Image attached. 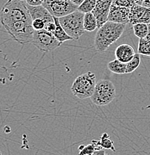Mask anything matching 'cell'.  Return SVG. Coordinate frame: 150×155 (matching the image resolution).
I'll return each mask as SVG.
<instances>
[{
    "label": "cell",
    "instance_id": "cell-1",
    "mask_svg": "<svg viewBox=\"0 0 150 155\" xmlns=\"http://www.w3.org/2000/svg\"><path fill=\"white\" fill-rule=\"evenodd\" d=\"M126 24H119L108 21L101 28H98L95 35L94 46L99 52L105 51L111 45L122 36Z\"/></svg>",
    "mask_w": 150,
    "mask_h": 155
},
{
    "label": "cell",
    "instance_id": "cell-2",
    "mask_svg": "<svg viewBox=\"0 0 150 155\" xmlns=\"http://www.w3.org/2000/svg\"><path fill=\"white\" fill-rule=\"evenodd\" d=\"M3 21H25L32 23L26 2L8 0L1 10L0 22Z\"/></svg>",
    "mask_w": 150,
    "mask_h": 155
},
{
    "label": "cell",
    "instance_id": "cell-3",
    "mask_svg": "<svg viewBox=\"0 0 150 155\" xmlns=\"http://www.w3.org/2000/svg\"><path fill=\"white\" fill-rule=\"evenodd\" d=\"M1 24L15 41L23 45L32 43L35 31L32 23L25 21H3Z\"/></svg>",
    "mask_w": 150,
    "mask_h": 155
},
{
    "label": "cell",
    "instance_id": "cell-4",
    "mask_svg": "<svg viewBox=\"0 0 150 155\" xmlns=\"http://www.w3.org/2000/svg\"><path fill=\"white\" fill-rule=\"evenodd\" d=\"M96 84V75L91 72H88L75 79L71 87V92L74 96L80 99L91 98Z\"/></svg>",
    "mask_w": 150,
    "mask_h": 155
},
{
    "label": "cell",
    "instance_id": "cell-5",
    "mask_svg": "<svg viewBox=\"0 0 150 155\" xmlns=\"http://www.w3.org/2000/svg\"><path fill=\"white\" fill-rule=\"evenodd\" d=\"M84 17L85 14L77 10L65 17L58 18L62 28L73 40H78L85 34Z\"/></svg>",
    "mask_w": 150,
    "mask_h": 155
},
{
    "label": "cell",
    "instance_id": "cell-6",
    "mask_svg": "<svg viewBox=\"0 0 150 155\" xmlns=\"http://www.w3.org/2000/svg\"><path fill=\"white\" fill-rule=\"evenodd\" d=\"M116 97V89L111 81L104 79L96 83L94 93L90 99L97 106H105L112 102Z\"/></svg>",
    "mask_w": 150,
    "mask_h": 155
},
{
    "label": "cell",
    "instance_id": "cell-7",
    "mask_svg": "<svg viewBox=\"0 0 150 155\" xmlns=\"http://www.w3.org/2000/svg\"><path fill=\"white\" fill-rule=\"evenodd\" d=\"M31 43L43 52L52 51L61 45L60 42L55 38L53 34L46 29L35 31Z\"/></svg>",
    "mask_w": 150,
    "mask_h": 155
},
{
    "label": "cell",
    "instance_id": "cell-8",
    "mask_svg": "<svg viewBox=\"0 0 150 155\" xmlns=\"http://www.w3.org/2000/svg\"><path fill=\"white\" fill-rule=\"evenodd\" d=\"M52 17L61 18L78 10V6L70 0H45L43 4Z\"/></svg>",
    "mask_w": 150,
    "mask_h": 155
},
{
    "label": "cell",
    "instance_id": "cell-9",
    "mask_svg": "<svg viewBox=\"0 0 150 155\" xmlns=\"http://www.w3.org/2000/svg\"><path fill=\"white\" fill-rule=\"evenodd\" d=\"M113 0H97L92 14L97 21L98 28H101L108 21L109 11L112 5Z\"/></svg>",
    "mask_w": 150,
    "mask_h": 155
},
{
    "label": "cell",
    "instance_id": "cell-10",
    "mask_svg": "<svg viewBox=\"0 0 150 155\" xmlns=\"http://www.w3.org/2000/svg\"><path fill=\"white\" fill-rule=\"evenodd\" d=\"M145 23L150 25V8L143 5H138L131 8L129 14V24Z\"/></svg>",
    "mask_w": 150,
    "mask_h": 155
},
{
    "label": "cell",
    "instance_id": "cell-11",
    "mask_svg": "<svg viewBox=\"0 0 150 155\" xmlns=\"http://www.w3.org/2000/svg\"><path fill=\"white\" fill-rule=\"evenodd\" d=\"M129 8L111 5L109 11L108 21L119 24L129 23Z\"/></svg>",
    "mask_w": 150,
    "mask_h": 155
},
{
    "label": "cell",
    "instance_id": "cell-12",
    "mask_svg": "<svg viewBox=\"0 0 150 155\" xmlns=\"http://www.w3.org/2000/svg\"><path fill=\"white\" fill-rule=\"evenodd\" d=\"M27 7L29 11L32 20L35 19H43L46 22V25L50 23V22H54V17L52 16V14L48 11V10L45 7H43V5L32 6L27 4Z\"/></svg>",
    "mask_w": 150,
    "mask_h": 155
},
{
    "label": "cell",
    "instance_id": "cell-13",
    "mask_svg": "<svg viewBox=\"0 0 150 155\" xmlns=\"http://www.w3.org/2000/svg\"><path fill=\"white\" fill-rule=\"evenodd\" d=\"M116 59L119 60L122 63L127 64L135 55V51L134 48L129 44H121L117 46L115 50Z\"/></svg>",
    "mask_w": 150,
    "mask_h": 155
},
{
    "label": "cell",
    "instance_id": "cell-14",
    "mask_svg": "<svg viewBox=\"0 0 150 155\" xmlns=\"http://www.w3.org/2000/svg\"><path fill=\"white\" fill-rule=\"evenodd\" d=\"M54 17V22L55 23V30L53 33L55 38L57 39L61 44L65 41H67V40H73V39L69 36L67 32L64 31V29L62 28L60 22H59V19L57 18V17Z\"/></svg>",
    "mask_w": 150,
    "mask_h": 155
},
{
    "label": "cell",
    "instance_id": "cell-15",
    "mask_svg": "<svg viewBox=\"0 0 150 155\" xmlns=\"http://www.w3.org/2000/svg\"><path fill=\"white\" fill-rule=\"evenodd\" d=\"M95 143H96L97 146H99V148H103V149H108L111 150L114 152H116L115 147L114 145V142L110 139L108 134V133H104L102 134V135L100 137L99 141L97 140H93Z\"/></svg>",
    "mask_w": 150,
    "mask_h": 155
},
{
    "label": "cell",
    "instance_id": "cell-16",
    "mask_svg": "<svg viewBox=\"0 0 150 155\" xmlns=\"http://www.w3.org/2000/svg\"><path fill=\"white\" fill-rule=\"evenodd\" d=\"M84 28L86 31L92 32L98 28L97 21L92 13L85 14L84 17Z\"/></svg>",
    "mask_w": 150,
    "mask_h": 155
},
{
    "label": "cell",
    "instance_id": "cell-17",
    "mask_svg": "<svg viewBox=\"0 0 150 155\" xmlns=\"http://www.w3.org/2000/svg\"><path fill=\"white\" fill-rule=\"evenodd\" d=\"M108 69L114 73L122 75V74H125L126 72V64L115 59L108 64Z\"/></svg>",
    "mask_w": 150,
    "mask_h": 155
},
{
    "label": "cell",
    "instance_id": "cell-18",
    "mask_svg": "<svg viewBox=\"0 0 150 155\" xmlns=\"http://www.w3.org/2000/svg\"><path fill=\"white\" fill-rule=\"evenodd\" d=\"M133 30L135 36L139 39L146 38L149 33V25L145 23H137L133 25Z\"/></svg>",
    "mask_w": 150,
    "mask_h": 155
},
{
    "label": "cell",
    "instance_id": "cell-19",
    "mask_svg": "<svg viewBox=\"0 0 150 155\" xmlns=\"http://www.w3.org/2000/svg\"><path fill=\"white\" fill-rule=\"evenodd\" d=\"M96 2L97 0H85L82 3V5H80L78 7V11L84 13V14L91 13L96 6Z\"/></svg>",
    "mask_w": 150,
    "mask_h": 155
},
{
    "label": "cell",
    "instance_id": "cell-20",
    "mask_svg": "<svg viewBox=\"0 0 150 155\" xmlns=\"http://www.w3.org/2000/svg\"><path fill=\"white\" fill-rule=\"evenodd\" d=\"M140 64V54H135L134 58L126 64V72L125 73H132L135 72Z\"/></svg>",
    "mask_w": 150,
    "mask_h": 155
},
{
    "label": "cell",
    "instance_id": "cell-21",
    "mask_svg": "<svg viewBox=\"0 0 150 155\" xmlns=\"http://www.w3.org/2000/svg\"><path fill=\"white\" fill-rule=\"evenodd\" d=\"M138 54L150 57V43L145 38L140 39L138 44Z\"/></svg>",
    "mask_w": 150,
    "mask_h": 155
},
{
    "label": "cell",
    "instance_id": "cell-22",
    "mask_svg": "<svg viewBox=\"0 0 150 155\" xmlns=\"http://www.w3.org/2000/svg\"><path fill=\"white\" fill-rule=\"evenodd\" d=\"M99 149H102V148H99V146H97L96 143L92 140V143H90V144L85 145V148H84L83 149L79 151V154H78V155H91L92 154L94 153L95 151Z\"/></svg>",
    "mask_w": 150,
    "mask_h": 155
},
{
    "label": "cell",
    "instance_id": "cell-23",
    "mask_svg": "<svg viewBox=\"0 0 150 155\" xmlns=\"http://www.w3.org/2000/svg\"><path fill=\"white\" fill-rule=\"evenodd\" d=\"M112 4L121 7L129 8L136 5L134 0H113Z\"/></svg>",
    "mask_w": 150,
    "mask_h": 155
},
{
    "label": "cell",
    "instance_id": "cell-24",
    "mask_svg": "<svg viewBox=\"0 0 150 155\" xmlns=\"http://www.w3.org/2000/svg\"><path fill=\"white\" fill-rule=\"evenodd\" d=\"M32 28L35 31H40L45 29L46 22L40 19H35L32 20Z\"/></svg>",
    "mask_w": 150,
    "mask_h": 155
},
{
    "label": "cell",
    "instance_id": "cell-25",
    "mask_svg": "<svg viewBox=\"0 0 150 155\" xmlns=\"http://www.w3.org/2000/svg\"><path fill=\"white\" fill-rule=\"evenodd\" d=\"M44 1L45 0H25L27 4H28V5H32V6L43 5Z\"/></svg>",
    "mask_w": 150,
    "mask_h": 155
},
{
    "label": "cell",
    "instance_id": "cell-26",
    "mask_svg": "<svg viewBox=\"0 0 150 155\" xmlns=\"http://www.w3.org/2000/svg\"><path fill=\"white\" fill-rule=\"evenodd\" d=\"M45 29H46V31H48L51 32V33H54L55 30V22H50V23L46 25Z\"/></svg>",
    "mask_w": 150,
    "mask_h": 155
},
{
    "label": "cell",
    "instance_id": "cell-27",
    "mask_svg": "<svg viewBox=\"0 0 150 155\" xmlns=\"http://www.w3.org/2000/svg\"><path fill=\"white\" fill-rule=\"evenodd\" d=\"M91 155H107V154H106L105 150L102 148V149L96 150V151H95L94 153H93V154H92Z\"/></svg>",
    "mask_w": 150,
    "mask_h": 155
},
{
    "label": "cell",
    "instance_id": "cell-28",
    "mask_svg": "<svg viewBox=\"0 0 150 155\" xmlns=\"http://www.w3.org/2000/svg\"><path fill=\"white\" fill-rule=\"evenodd\" d=\"M70 1L72 3H73L74 5H77L78 7L80 5H82V3L85 0H70Z\"/></svg>",
    "mask_w": 150,
    "mask_h": 155
},
{
    "label": "cell",
    "instance_id": "cell-29",
    "mask_svg": "<svg viewBox=\"0 0 150 155\" xmlns=\"http://www.w3.org/2000/svg\"><path fill=\"white\" fill-rule=\"evenodd\" d=\"M142 5L146 8H150V0H144Z\"/></svg>",
    "mask_w": 150,
    "mask_h": 155
},
{
    "label": "cell",
    "instance_id": "cell-30",
    "mask_svg": "<svg viewBox=\"0 0 150 155\" xmlns=\"http://www.w3.org/2000/svg\"><path fill=\"white\" fill-rule=\"evenodd\" d=\"M134 1H135V4L138 5H142L144 0H134Z\"/></svg>",
    "mask_w": 150,
    "mask_h": 155
},
{
    "label": "cell",
    "instance_id": "cell-31",
    "mask_svg": "<svg viewBox=\"0 0 150 155\" xmlns=\"http://www.w3.org/2000/svg\"><path fill=\"white\" fill-rule=\"evenodd\" d=\"M145 39L150 43V25H149V33H148L147 36H146V38Z\"/></svg>",
    "mask_w": 150,
    "mask_h": 155
},
{
    "label": "cell",
    "instance_id": "cell-32",
    "mask_svg": "<svg viewBox=\"0 0 150 155\" xmlns=\"http://www.w3.org/2000/svg\"><path fill=\"white\" fill-rule=\"evenodd\" d=\"M85 145H80V146L78 147V150H79V151H81V150H82L84 148H85Z\"/></svg>",
    "mask_w": 150,
    "mask_h": 155
},
{
    "label": "cell",
    "instance_id": "cell-33",
    "mask_svg": "<svg viewBox=\"0 0 150 155\" xmlns=\"http://www.w3.org/2000/svg\"><path fill=\"white\" fill-rule=\"evenodd\" d=\"M0 155H2V152H1V150H0Z\"/></svg>",
    "mask_w": 150,
    "mask_h": 155
},
{
    "label": "cell",
    "instance_id": "cell-34",
    "mask_svg": "<svg viewBox=\"0 0 150 155\" xmlns=\"http://www.w3.org/2000/svg\"><path fill=\"white\" fill-rule=\"evenodd\" d=\"M22 1H25V0H22Z\"/></svg>",
    "mask_w": 150,
    "mask_h": 155
}]
</instances>
